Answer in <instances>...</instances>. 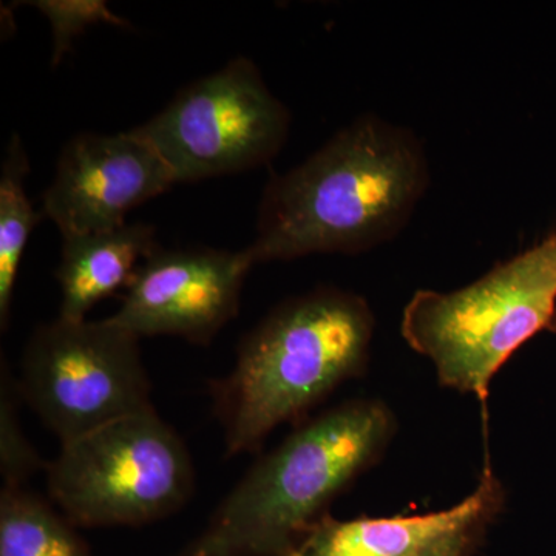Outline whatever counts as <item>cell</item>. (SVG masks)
Returning <instances> with one entry per match:
<instances>
[{
    "label": "cell",
    "instance_id": "obj_1",
    "mask_svg": "<svg viewBox=\"0 0 556 556\" xmlns=\"http://www.w3.org/2000/svg\"><path fill=\"white\" fill-rule=\"evenodd\" d=\"M430 181L415 131L358 116L302 164L270 177L249 257L258 265L382 247L407 228Z\"/></svg>",
    "mask_w": 556,
    "mask_h": 556
},
{
    "label": "cell",
    "instance_id": "obj_2",
    "mask_svg": "<svg viewBox=\"0 0 556 556\" xmlns=\"http://www.w3.org/2000/svg\"><path fill=\"white\" fill-rule=\"evenodd\" d=\"M375 328L367 300L339 288L270 311L241 340L232 371L208 383L226 457L258 453L278 426H300L336 388L364 376Z\"/></svg>",
    "mask_w": 556,
    "mask_h": 556
},
{
    "label": "cell",
    "instance_id": "obj_3",
    "mask_svg": "<svg viewBox=\"0 0 556 556\" xmlns=\"http://www.w3.org/2000/svg\"><path fill=\"white\" fill-rule=\"evenodd\" d=\"M396 417L378 399L306 419L260 456L177 556H289L332 501L379 463Z\"/></svg>",
    "mask_w": 556,
    "mask_h": 556
},
{
    "label": "cell",
    "instance_id": "obj_4",
    "mask_svg": "<svg viewBox=\"0 0 556 556\" xmlns=\"http://www.w3.org/2000/svg\"><path fill=\"white\" fill-rule=\"evenodd\" d=\"M543 331H556V232L467 287L419 289L401 324L409 348L434 365L439 386L473 394L484 412L496 372Z\"/></svg>",
    "mask_w": 556,
    "mask_h": 556
},
{
    "label": "cell",
    "instance_id": "obj_5",
    "mask_svg": "<svg viewBox=\"0 0 556 556\" xmlns=\"http://www.w3.org/2000/svg\"><path fill=\"white\" fill-rule=\"evenodd\" d=\"M43 471L51 503L76 527L150 525L195 492L192 456L155 408L62 445Z\"/></svg>",
    "mask_w": 556,
    "mask_h": 556
},
{
    "label": "cell",
    "instance_id": "obj_6",
    "mask_svg": "<svg viewBox=\"0 0 556 556\" xmlns=\"http://www.w3.org/2000/svg\"><path fill=\"white\" fill-rule=\"evenodd\" d=\"M139 338L115 321L56 317L33 331L20 393L61 445L153 409Z\"/></svg>",
    "mask_w": 556,
    "mask_h": 556
},
{
    "label": "cell",
    "instance_id": "obj_7",
    "mask_svg": "<svg viewBox=\"0 0 556 556\" xmlns=\"http://www.w3.org/2000/svg\"><path fill=\"white\" fill-rule=\"evenodd\" d=\"M177 182L241 174L276 159L291 130V112L254 61L237 56L189 84L137 127Z\"/></svg>",
    "mask_w": 556,
    "mask_h": 556
},
{
    "label": "cell",
    "instance_id": "obj_8",
    "mask_svg": "<svg viewBox=\"0 0 556 556\" xmlns=\"http://www.w3.org/2000/svg\"><path fill=\"white\" fill-rule=\"evenodd\" d=\"M254 266L247 249H156L135 270L110 320L139 339L175 336L208 345L239 314Z\"/></svg>",
    "mask_w": 556,
    "mask_h": 556
},
{
    "label": "cell",
    "instance_id": "obj_9",
    "mask_svg": "<svg viewBox=\"0 0 556 556\" xmlns=\"http://www.w3.org/2000/svg\"><path fill=\"white\" fill-rule=\"evenodd\" d=\"M177 185L174 174L138 129L76 135L62 149L56 174L42 193V215L64 237L127 225L131 208Z\"/></svg>",
    "mask_w": 556,
    "mask_h": 556
},
{
    "label": "cell",
    "instance_id": "obj_10",
    "mask_svg": "<svg viewBox=\"0 0 556 556\" xmlns=\"http://www.w3.org/2000/svg\"><path fill=\"white\" fill-rule=\"evenodd\" d=\"M506 496L485 453L477 489L457 506L415 517L350 521L328 514L289 556H475L503 514Z\"/></svg>",
    "mask_w": 556,
    "mask_h": 556
},
{
    "label": "cell",
    "instance_id": "obj_11",
    "mask_svg": "<svg viewBox=\"0 0 556 556\" xmlns=\"http://www.w3.org/2000/svg\"><path fill=\"white\" fill-rule=\"evenodd\" d=\"M155 226L127 223L104 232L64 237L56 280L61 318L86 320L102 299L126 289L138 266L160 249Z\"/></svg>",
    "mask_w": 556,
    "mask_h": 556
},
{
    "label": "cell",
    "instance_id": "obj_12",
    "mask_svg": "<svg viewBox=\"0 0 556 556\" xmlns=\"http://www.w3.org/2000/svg\"><path fill=\"white\" fill-rule=\"evenodd\" d=\"M0 556H93L78 527L25 485L0 489Z\"/></svg>",
    "mask_w": 556,
    "mask_h": 556
},
{
    "label": "cell",
    "instance_id": "obj_13",
    "mask_svg": "<svg viewBox=\"0 0 556 556\" xmlns=\"http://www.w3.org/2000/svg\"><path fill=\"white\" fill-rule=\"evenodd\" d=\"M30 161L20 134L11 135L0 172V328L9 329L11 303L25 247L43 218L25 192Z\"/></svg>",
    "mask_w": 556,
    "mask_h": 556
},
{
    "label": "cell",
    "instance_id": "obj_14",
    "mask_svg": "<svg viewBox=\"0 0 556 556\" xmlns=\"http://www.w3.org/2000/svg\"><path fill=\"white\" fill-rule=\"evenodd\" d=\"M22 397L16 376L2 354L0 367V475L2 485H25L47 463L25 437L21 424Z\"/></svg>",
    "mask_w": 556,
    "mask_h": 556
},
{
    "label": "cell",
    "instance_id": "obj_15",
    "mask_svg": "<svg viewBox=\"0 0 556 556\" xmlns=\"http://www.w3.org/2000/svg\"><path fill=\"white\" fill-rule=\"evenodd\" d=\"M27 3L39 10L50 22L53 35L51 67L60 65L72 50L73 39L91 25L110 24L131 28L130 22L113 13L104 0H36Z\"/></svg>",
    "mask_w": 556,
    "mask_h": 556
}]
</instances>
